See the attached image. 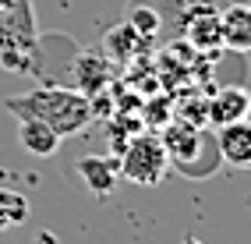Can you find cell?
<instances>
[{"label":"cell","mask_w":251,"mask_h":244,"mask_svg":"<svg viewBox=\"0 0 251 244\" xmlns=\"http://www.w3.org/2000/svg\"><path fill=\"white\" fill-rule=\"evenodd\" d=\"M212 142H216V152H220V163H226L233 170H251V117L216 127Z\"/></svg>","instance_id":"5b68a950"},{"label":"cell","mask_w":251,"mask_h":244,"mask_svg":"<svg viewBox=\"0 0 251 244\" xmlns=\"http://www.w3.org/2000/svg\"><path fill=\"white\" fill-rule=\"evenodd\" d=\"M4 4H7V0H0V11H4Z\"/></svg>","instance_id":"9a60e30c"},{"label":"cell","mask_w":251,"mask_h":244,"mask_svg":"<svg viewBox=\"0 0 251 244\" xmlns=\"http://www.w3.org/2000/svg\"><path fill=\"white\" fill-rule=\"evenodd\" d=\"M180 36L188 39V46L198 50V53L223 50V46H220V11H198V14H191V18L184 22Z\"/></svg>","instance_id":"30bf717a"},{"label":"cell","mask_w":251,"mask_h":244,"mask_svg":"<svg viewBox=\"0 0 251 244\" xmlns=\"http://www.w3.org/2000/svg\"><path fill=\"white\" fill-rule=\"evenodd\" d=\"M4 106L14 117H36L43 124H50L60 138L78 135L96 121V106L85 92L78 89H64V85H43L22 96H11L4 99Z\"/></svg>","instance_id":"6da1fadb"},{"label":"cell","mask_w":251,"mask_h":244,"mask_svg":"<svg viewBox=\"0 0 251 244\" xmlns=\"http://www.w3.org/2000/svg\"><path fill=\"white\" fill-rule=\"evenodd\" d=\"M117 170L124 181L138 188H156L170 170V159H166V149L156 135H135L124 142L121 156H117Z\"/></svg>","instance_id":"277c9868"},{"label":"cell","mask_w":251,"mask_h":244,"mask_svg":"<svg viewBox=\"0 0 251 244\" xmlns=\"http://www.w3.org/2000/svg\"><path fill=\"white\" fill-rule=\"evenodd\" d=\"M43 39L36 28L32 0H7L0 11V68L36 74Z\"/></svg>","instance_id":"7a4b0ae2"},{"label":"cell","mask_w":251,"mask_h":244,"mask_svg":"<svg viewBox=\"0 0 251 244\" xmlns=\"http://www.w3.org/2000/svg\"><path fill=\"white\" fill-rule=\"evenodd\" d=\"M163 149L170 167H177L188 177H209L216 167H220V152H216V142L209 131H202L198 124H188L180 117H170L163 124Z\"/></svg>","instance_id":"3957f363"},{"label":"cell","mask_w":251,"mask_h":244,"mask_svg":"<svg viewBox=\"0 0 251 244\" xmlns=\"http://www.w3.org/2000/svg\"><path fill=\"white\" fill-rule=\"evenodd\" d=\"M180 244H205V241H198V237H184Z\"/></svg>","instance_id":"5bb4252c"},{"label":"cell","mask_w":251,"mask_h":244,"mask_svg":"<svg viewBox=\"0 0 251 244\" xmlns=\"http://www.w3.org/2000/svg\"><path fill=\"white\" fill-rule=\"evenodd\" d=\"M28 220V198L14 188H0V234L14 230Z\"/></svg>","instance_id":"7c38bea8"},{"label":"cell","mask_w":251,"mask_h":244,"mask_svg":"<svg viewBox=\"0 0 251 244\" xmlns=\"http://www.w3.org/2000/svg\"><path fill=\"white\" fill-rule=\"evenodd\" d=\"M75 177L81 181V188H85L92 198H110L113 184L121 181V170H117L113 156H81L78 167H75Z\"/></svg>","instance_id":"ba28073f"},{"label":"cell","mask_w":251,"mask_h":244,"mask_svg":"<svg viewBox=\"0 0 251 244\" xmlns=\"http://www.w3.org/2000/svg\"><path fill=\"white\" fill-rule=\"evenodd\" d=\"M18 142H22L25 152L46 159V156H53V152L60 149L64 138H60L50 124H43V121H36V117H18Z\"/></svg>","instance_id":"8fae6325"},{"label":"cell","mask_w":251,"mask_h":244,"mask_svg":"<svg viewBox=\"0 0 251 244\" xmlns=\"http://www.w3.org/2000/svg\"><path fill=\"white\" fill-rule=\"evenodd\" d=\"M220 46L230 53H251V4L220 7Z\"/></svg>","instance_id":"52a82bcc"},{"label":"cell","mask_w":251,"mask_h":244,"mask_svg":"<svg viewBox=\"0 0 251 244\" xmlns=\"http://www.w3.org/2000/svg\"><path fill=\"white\" fill-rule=\"evenodd\" d=\"M149 7H152L159 14V22H163V36H180V28L184 22L191 18V14L198 11H220L226 0H145Z\"/></svg>","instance_id":"9c48e42d"},{"label":"cell","mask_w":251,"mask_h":244,"mask_svg":"<svg viewBox=\"0 0 251 244\" xmlns=\"http://www.w3.org/2000/svg\"><path fill=\"white\" fill-rule=\"evenodd\" d=\"M251 117V92L244 85H223L209 96L205 103V121L212 127H223V124H233V121H244Z\"/></svg>","instance_id":"8992f818"},{"label":"cell","mask_w":251,"mask_h":244,"mask_svg":"<svg viewBox=\"0 0 251 244\" xmlns=\"http://www.w3.org/2000/svg\"><path fill=\"white\" fill-rule=\"evenodd\" d=\"M78 71H81V81H78V92H85L89 99H92V92L99 85H106V78H99V57H81L78 60Z\"/></svg>","instance_id":"4fadbf2b"}]
</instances>
